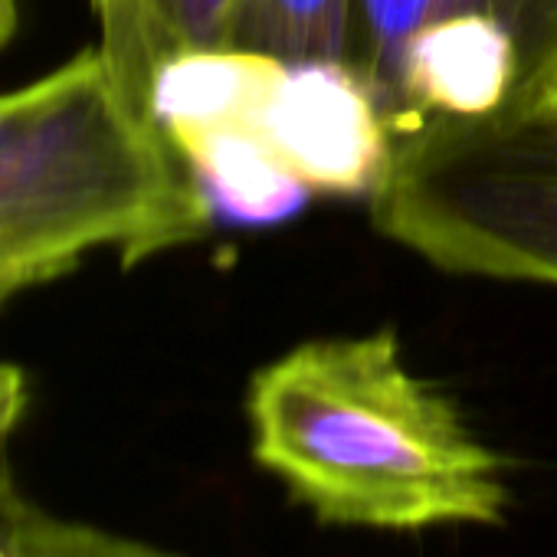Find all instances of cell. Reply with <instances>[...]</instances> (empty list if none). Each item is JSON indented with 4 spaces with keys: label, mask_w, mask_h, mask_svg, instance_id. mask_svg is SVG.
Wrapping results in <instances>:
<instances>
[{
    "label": "cell",
    "mask_w": 557,
    "mask_h": 557,
    "mask_svg": "<svg viewBox=\"0 0 557 557\" xmlns=\"http://www.w3.org/2000/svg\"><path fill=\"white\" fill-rule=\"evenodd\" d=\"M0 557H17L14 554V547H11V541H8V534L0 531Z\"/></svg>",
    "instance_id": "10"
},
{
    "label": "cell",
    "mask_w": 557,
    "mask_h": 557,
    "mask_svg": "<svg viewBox=\"0 0 557 557\" xmlns=\"http://www.w3.org/2000/svg\"><path fill=\"white\" fill-rule=\"evenodd\" d=\"M345 70L391 141L557 106V0H351Z\"/></svg>",
    "instance_id": "3"
},
{
    "label": "cell",
    "mask_w": 557,
    "mask_h": 557,
    "mask_svg": "<svg viewBox=\"0 0 557 557\" xmlns=\"http://www.w3.org/2000/svg\"><path fill=\"white\" fill-rule=\"evenodd\" d=\"M99 60L122 99L151 119L158 76L187 57L233 53L243 0H89ZM154 122V119H151Z\"/></svg>",
    "instance_id": "4"
},
{
    "label": "cell",
    "mask_w": 557,
    "mask_h": 557,
    "mask_svg": "<svg viewBox=\"0 0 557 557\" xmlns=\"http://www.w3.org/2000/svg\"><path fill=\"white\" fill-rule=\"evenodd\" d=\"M24 286L14 278V272L0 262V309H4L14 296H21ZM27 407H30V384H27V374L11 364V361H0V446H4L17 426L24 423L27 417ZM27 495L17 488L14 475L0 466V521H4Z\"/></svg>",
    "instance_id": "7"
},
{
    "label": "cell",
    "mask_w": 557,
    "mask_h": 557,
    "mask_svg": "<svg viewBox=\"0 0 557 557\" xmlns=\"http://www.w3.org/2000/svg\"><path fill=\"white\" fill-rule=\"evenodd\" d=\"M246 420L256 466L325 524L495 528L508 515L505 459L407 368L394 329L269 361L249 381Z\"/></svg>",
    "instance_id": "1"
},
{
    "label": "cell",
    "mask_w": 557,
    "mask_h": 557,
    "mask_svg": "<svg viewBox=\"0 0 557 557\" xmlns=\"http://www.w3.org/2000/svg\"><path fill=\"white\" fill-rule=\"evenodd\" d=\"M0 531L8 534L17 557H174L154 544L76 518H60L30 498L0 521Z\"/></svg>",
    "instance_id": "6"
},
{
    "label": "cell",
    "mask_w": 557,
    "mask_h": 557,
    "mask_svg": "<svg viewBox=\"0 0 557 557\" xmlns=\"http://www.w3.org/2000/svg\"><path fill=\"white\" fill-rule=\"evenodd\" d=\"M351 0H243L233 53L278 70H345Z\"/></svg>",
    "instance_id": "5"
},
{
    "label": "cell",
    "mask_w": 557,
    "mask_h": 557,
    "mask_svg": "<svg viewBox=\"0 0 557 557\" xmlns=\"http://www.w3.org/2000/svg\"><path fill=\"white\" fill-rule=\"evenodd\" d=\"M27 99H30V86L14 89V92H0V148H4L8 135L14 132V125H17V119H21V112L27 106Z\"/></svg>",
    "instance_id": "8"
},
{
    "label": "cell",
    "mask_w": 557,
    "mask_h": 557,
    "mask_svg": "<svg viewBox=\"0 0 557 557\" xmlns=\"http://www.w3.org/2000/svg\"><path fill=\"white\" fill-rule=\"evenodd\" d=\"M213 203L161 128L112 86L96 47L30 83L0 148V262L24 289L115 249L125 265L200 239Z\"/></svg>",
    "instance_id": "2"
},
{
    "label": "cell",
    "mask_w": 557,
    "mask_h": 557,
    "mask_svg": "<svg viewBox=\"0 0 557 557\" xmlns=\"http://www.w3.org/2000/svg\"><path fill=\"white\" fill-rule=\"evenodd\" d=\"M17 30V0H0V47Z\"/></svg>",
    "instance_id": "9"
}]
</instances>
